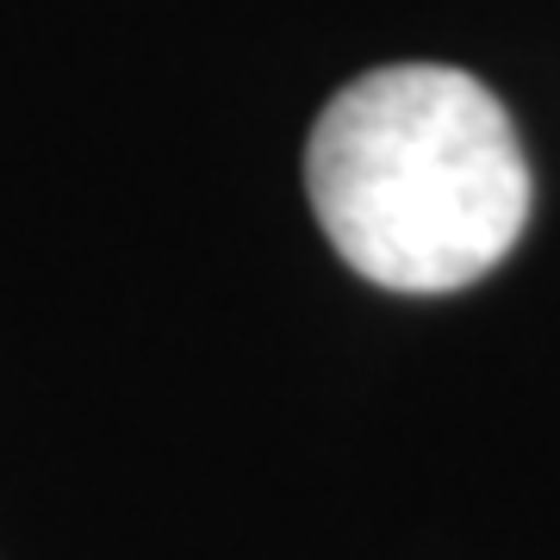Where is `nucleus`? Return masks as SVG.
Segmentation results:
<instances>
[{
	"mask_svg": "<svg viewBox=\"0 0 560 560\" xmlns=\"http://www.w3.org/2000/svg\"><path fill=\"white\" fill-rule=\"evenodd\" d=\"M305 187L337 256L393 293H455L492 275L529 224L517 125L448 62L349 81L312 125Z\"/></svg>",
	"mask_w": 560,
	"mask_h": 560,
	"instance_id": "obj_1",
	"label": "nucleus"
}]
</instances>
